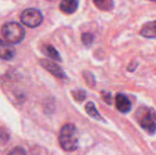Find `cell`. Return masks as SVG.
Here are the masks:
<instances>
[{
	"label": "cell",
	"instance_id": "6",
	"mask_svg": "<svg viewBox=\"0 0 156 155\" xmlns=\"http://www.w3.org/2000/svg\"><path fill=\"white\" fill-rule=\"evenodd\" d=\"M116 108L122 113H127L132 109V102L124 94H118L116 96Z\"/></svg>",
	"mask_w": 156,
	"mask_h": 155
},
{
	"label": "cell",
	"instance_id": "16",
	"mask_svg": "<svg viewBox=\"0 0 156 155\" xmlns=\"http://www.w3.org/2000/svg\"><path fill=\"white\" fill-rule=\"evenodd\" d=\"M149 1H152V2H155V3H156V0H149Z\"/></svg>",
	"mask_w": 156,
	"mask_h": 155
},
{
	"label": "cell",
	"instance_id": "14",
	"mask_svg": "<svg viewBox=\"0 0 156 155\" xmlns=\"http://www.w3.org/2000/svg\"><path fill=\"white\" fill-rule=\"evenodd\" d=\"M7 155H27L26 151L21 147H16L12 149Z\"/></svg>",
	"mask_w": 156,
	"mask_h": 155
},
{
	"label": "cell",
	"instance_id": "12",
	"mask_svg": "<svg viewBox=\"0 0 156 155\" xmlns=\"http://www.w3.org/2000/svg\"><path fill=\"white\" fill-rule=\"evenodd\" d=\"M85 110H86V112H87L90 117H92V118H94V119H99V120L101 118V115L99 114V112H98L96 107L94 106V104H93L92 102H88V103L86 104V106H85Z\"/></svg>",
	"mask_w": 156,
	"mask_h": 155
},
{
	"label": "cell",
	"instance_id": "10",
	"mask_svg": "<svg viewBox=\"0 0 156 155\" xmlns=\"http://www.w3.org/2000/svg\"><path fill=\"white\" fill-rule=\"evenodd\" d=\"M93 3L101 11H111L114 7L113 0H93Z\"/></svg>",
	"mask_w": 156,
	"mask_h": 155
},
{
	"label": "cell",
	"instance_id": "11",
	"mask_svg": "<svg viewBox=\"0 0 156 155\" xmlns=\"http://www.w3.org/2000/svg\"><path fill=\"white\" fill-rule=\"evenodd\" d=\"M43 53H44L46 56H48L49 58H51V59L61 60V58H60L59 53L57 51V49H56L53 46H50V45L45 46V47H44V49H43Z\"/></svg>",
	"mask_w": 156,
	"mask_h": 155
},
{
	"label": "cell",
	"instance_id": "9",
	"mask_svg": "<svg viewBox=\"0 0 156 155\" xmlns=\"http://www.w3.org/2000/svg\"><path fill=\"white\" fill-rule=\"evenodd\" d=\"M141 35L147 38H156V20L146 23L141 30Z\"/></svg>",
	"mask_w": 156,
	"mask_h": 155
},
{
	"label": "cell",
	"instance_id": "17",
	"mask_svg": "<svg viewBox=\"0 0 156 155\" xmlns=\"http://www.w3.org/2000/svg\"><path fill=\"white\" fill-rule=\"evenodd\" d=\"M48 1H56V0H48Z\"/></svg>",
	"mask_w": 156,
	"mask_h": 155
},
{
	"label": "cell",
	"instance_id": "5",
	"mask_svg": "<svg viewBox=\"0 0 156 155\" xmlns=\"http://www.w3.org/2000/svg\"><path fill=\"white\" fill-rule=\"evenodd\" d=\"M40 64H41V66L44 69H46L48 72H50L54 76H56L58 78H64L65 77V73L62 70V69L58 65H57L56 63L52 62L51 60L41 59L40 60Z\"/></svg>",
	"mask_w": 156,
	"mask_h": 155
},
{
	"label": "cell",
	"instance_id": "15",
	"mask_svg": "<svg viewBox=\"0 0 156 155\" xmlns=\"http://www.w3.org/2000/svg\"><path fill=\"white\" fill-rule=\"evenodd\" d=\"M74 94V97L78 100H83L85 99V93L84 91L82 90H78V94L76 92L73 93Z\"/></svg>",
	"mask_w": 156,
	"mask_h": 155
},
{
	"label": "cell",
	"instance_id": "1",
	"mask_svg": "<svg viewBox=\"0 0 156 155\" xmlns=\"http://www.w3.org/2000/svg\"><path fill=\"white\" fill-rule=\"evenodd\" d=\"M59 143L62 149L67 152H73L79 145V134L78 130L74 124H65L59 133Z\"/></svg>",
	"mask_w": 156,
	"mask_h": 155
},
{
	"label": "cell",
	"instance_id": "7",
	"mask_svg": "<svg viewBox=\"0 0 156 155\" xmlns=\"http://www.w3.org/2000/svg\"><path fill=\"white\" fill-rule=\"evenodd\" d=\"M79 7V0H61L59 9L64 14H73Z\"/></svg>",
	"mask_w": 156,
	"mask_h": 155
},
{
	"label": "cell",
	"instance_id": "8",
	"mask_svg": "<svg viewBox=\"0 0 156 155\" xmlns=\"http://www.w3.org/2000/svg\"><path fill=\"white\" fill-rule=\"evenodd\" d=\"M0 53L1 58L5 60H10L14 58L16 51L15 48L11 46V44L6 43L5 41L2 40L0 45Z\"/></svg>",
	"mask_w": 156,
	"mask_h": 155
},
{
	"label": "cell",
	"instance_id": "4",
	"mask_svg": "<svg viewBox=\"0 0 156 155\" xmlns=\"http://www.w3.org/2000/svg\"><path fill=\"white\" fill-rule=\"evenodd\" d=\"M142 128L147 132L153 134L156 132V112L149 111L140 121Z\"/></svg>",
	"mask_w": 156,
	"mask_h": 155
},
{
	"label": "cell",
	"instance_id": "13",
	"mask_svg": "<svg viewBox=\"0 0 156 155\" xmlns=\"http://www.w3.org/2000/svg\"><path fill=\"white\" fill-rule=\"evenodd\" d=\"M81 39L85 46H90L93 43L94 36L90 33H84L81 37Z\"/></svg>",
	"mask_w": 156,
	"mask_h": 155
},
{
	"label": "cell",
	"instance_id": "3",
	"mask_svg": "<svg viewBox=\"0 0 156 155\" xmlns=\"http://www.w3.org/2000/svg\"><path fill=\"white\" fill-rule=\"evenodd\" d=\"M43 15L37 8H27L20 15L21 22L28 27H37L43 22Z\"/></svg>",
	"mask_w": 156,
	"mask_h": 155
},
{
	"label": "cell",
	"instance_id": "2",
	"mask_svg": "<svg viewBox=\"0 0 156 155\" xmlns=\"http://www.w3.org/2000/svg\"><path fill=\"white\" fill-rule=\"evenodd\" d=\"M4 41L11 45L20 43L26 35L25 28L16 22H8L3 25L1 29Z\"/></svg>",
	"mask_w": 156,
	"mask_h": 155
}]
</instances>
